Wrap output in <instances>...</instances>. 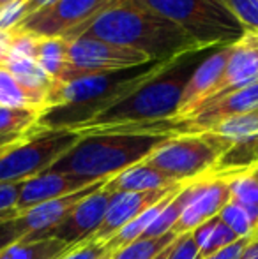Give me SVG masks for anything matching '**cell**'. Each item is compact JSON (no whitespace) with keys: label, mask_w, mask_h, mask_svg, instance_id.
<instances>
[{"label":"cell","mask_w":258,"mask_h":259,"mask_svg":"<svg viewBox=\"0 0 258 259\" xmlns=\"http://www.w3.org/2000/svg\"><path fill=\"white\" fill-rule=\"evenodd\" d=\"M80 35L134 50L156 62H170L203 48L173 21L121 0H112L94 20L67 39Z\"/></svg>","instance_id":"obj_1"},{"label":"cell","mask_w":258,"mask_h":259,"mask_svg":"<svg viewBox=\"0 0 258 259\" xmlns=\"http://www.w3.org/2000/svg\"><path fill=\"white\" fill-rule=\"evenodd\" d=\"M216 50L217 48L195 50L166 62L156 74L145 79L133 92L80 127L78 133L145 125L175 118L188 81L196 67Z\"/></svg>","instance_id":"obj_2"},{"label":"cell","mask_w":258,"mask_h":259,"mask_svg":"<svg viewBox=\"0 0 258 259\" xmlns=\"http://www.w3.org/2000/svg\"><path fill=\"white\" fill-rule=\"evenodd\" d=\"M172 134L133 131H89L50 167V171L80 175L92 180L114 178L138 162H143Z\"/></svg>","instance_id":"obj_3"},{"label":"cell","mask_w":258,"mask_h":259,"mask_svg":"<svg viewBox=\"0 0 258 259\" xmlns=\"http://www.w3.org/2000/svg\"><path fill=\"white\" fill-rule=\"evenodd\" d=\"M143 7L179 25L203 48L234 45L248 30L221 0H121Z\"/></svg>","instance_id":"obj_4"},{"label":"cell","mask_w":258,"mask_h":259,"mask_svg":"<svg viewBox=\"0 0 258 259\" xmlns=\"http://www.w3.org/2000/svg\"><path fill=\"white\" fill-rule=\"evenodd\" d=\"M230 147L232 143L212 133L180 134L159 145L143 162L177 184H190L212 173Z\"/></svg>","instance_id":"obj_5"},{"label":"cell","mask_w":258,"mask_h":259,"mask_svg":"<svg viewBox=\"0 0 258 259\" xmlns=\"http://www.w3.org/2000/svg\"><path fill=\"white\" fill-rule=\"evenodd\" d=\"M82 133L69 129H39L0 155V184H20L48 171Z\"/></svg>","instance_id":"obj_6"},{"label":"cell","mask_w":258,"mask_h":259,"mask_svg":"<svg viewBox=\"0 0 258 259\" xmlns=\"http://www.w3.org/2000/svg\"><path fill=\"white\" fill-rule=\"evenodd\" d=\"M147 62L152 60L140 52L110 45L96 37L80 35L75 39H67V60H65L64 74L60 76L59 81H71L99 72L122 71Z\"/></svg>","instance_id":"obj_7"},{"label":"cell","mask_w":258,"mask_h":259,"mask_svg":"<svg viewBox=\"0 0 258 259\" xmlns=\"http://www.w3.org/2000/svg\"><path fill=\"white\" fill-rule=\"evenodd\" d=\"M110 2L112 0H55L27 16L16 28L39 37L67 39L94 20Z\"/></svg>","instance_id":"obj_8"},{"label":"cell","mask_w":258,"mask_h":259,"mask_svg":"<svg viewBox=\"0 0 258 259\" xmlns=\"http://www.w3.org/2000/svg\"><path fill=\"white\" fill-rule=\"evenodd\" d=\"M184 206L172 228L173 235L195 231L198 226L216 217L221 208L230 201V187L227 178L203 177L200 180L190 182L184 187Z\"/></svg>","instance_id":"obj_9"},{"label":"cell","mask_w":258,"mask_h":259,"mask_svg":"<svg viewBox=\"0 0 258 259\" xmlns=\"http://www.w3.org/2000/svg\"><path fill=\"white\" fill-rule=\"evenodd\" d=\"M253 109H258V81L230 92L219 99L198 106L193 113H190L184 118H173L175 120V136L207 133L221 120L235 115H244Z\"/></svg>","instance_id":"obj_10"},{"label":"cell","mask_w":258,"mask_h":259,"mask_svg":"<svg viewBox=\"0 0 258 259\" xmlns=\"http://www.w3.org/2000/svg\"><path fill=\"white\" fill-rule=\"evenodd\" d=\"M114 194L108 185L97 189L90 196H87L82 203H78L62 222L50 229L45 238H57L71 247L83 245L90 240V236L99 229L108 210V203Z\"/></svg>","instance_id":"obj_11"},{"label":"cell","mask_w":258,"mask_h":259,"mask_svg":"<svg viewBox=\"0 0 258 259\" xmlns=\"http://www.w3.org/2000/svg\"><path fill=\"white\" fill-rule=\"evenodd\" d=\"M186 184H180L177 187L159 189V191H147V192H114L108 203V210L101 222L99 229L90 236L89 242L103 243L106 245L126 224H129L133 219H136L145 210L152 208L179 189H182Z\"/></svg>","instance_id":"obj_12"},{"label":"cell","mask_w":258,"mask_h":259,"mask_svg":"<svg viewBox=\"0 0 258 259\" xmlns=\"http://www.w3.org/2000/svg\"><path fill=\"white\" fill-rule=\"evenodd\" d=\"M110 180L112 178L96 182V184L89 185V187L82 189V191L72 192L69 196H64V198H57L52 199V201L41 203V205L30 208L25 213H21L18 219H14L18 231L21 235V240H43L46 233L55 228L59 222H62L69 215V211L78 205V203H82L87 196L96 192L97 189L104 187Z\"/></svg>","instance_id":"obj_13"},{"label":"cell","mask_w":258,"mask_h":259,"mask_svg":"<svg viewBox=\"0 0 258 259\" xmlns=\"http://www.w3.org/2000/svg\"><path fill=\"white\" fill-rule=\"evenodd\" d=\"M106 180V178H103ZM101 180H92L89 177H80V175L71 173H60V171H45L34 178L21 182L20 196L16 201V210L25 213L30 208L41 205V203L52 201L57 198H64L72 192H78L89 185L96 184Z\"/></svg>","instance_id":"obj_14"},{"label":"cell","mask_w":258,"mask_h":259,"mask_svg":"<svg viewBox=\"0 0 258 259\" xmlns=\"http://www.w3.org/2000/svg\"><path fill=\"white\" fill-rule=\"evenodd\" d=\"M255 81H258V34L248 32L244 37L234 42L232 55L219 83L214 87L210 96L202 104L228 96L230 92H235Z\"/></svg>","instance_id":"obj_15"},{"label":"cell","mask_w":258,"mask_h":259,"mask_svg":"<svg viewBox=\"0 0 258 259\" xmlns=\"http://www.w3.org/2000/svg\"><path fill=\"white\" fill-rule=\"evenodd\" d=\"M232 46L234 45H227L217 48L216 52L210 53L196 67V71L193 72L190 81H188L186 89H184L182 99H180V106L175 118H184L190 113H193L210 96V92L219 83L221 76H223L225 69H227L228 58L232 55Z\"/></svg>","instance_id":"obj_16"},{"label":"cell","mask_w":258,"mask_h":259,"mask_svg":"<svg viewBox=\"0 0 258 259\" xmlns=\"http://www.w3.org/2000/svg\"><path fill=\"white\" fill-rule=\"evenodd\" d=\"M108 187L114 192H147V191H159V189L177 187V182L163 175L161 171L154 169L149 164L138 162L128 167L126 171L119 173L108 182Z\"/></svg>","instance_id":"obj_17"},{"label":"cell","mask_w":258,"mask_h":259,"mask_svg":"<svg viewBox=\"0 0 258 259\" xmlns=\"http://www.w3.org/2000/svg\"><path fill=\"white\" fill-rule=\"evenodd\" d=\"M4 67L14 76L18 83L25 89V92L35 101V104L45 111L46 97L53 87V79L39 67L38 60L32 58H7Z\"/></svg>","instance_id":"obj_18"},{"label":"cell","mask_w":258,"mask_h":259,"mask_svg":"<svg viewBox=\"0 0 258 259\" xmlns=\"http://www.w3.org/2000/svg\"><path fill=\"white\" fill-rule=\"evenodd\" d=\"M255 166H258V134L232 145L219 157L212 173L207 175V177L228 178L232 175L244 173V171L251 169Z\"/></svg>","instance_id":"obj_19"},{"label":"cell","mask_w":258,"mask_h":259,"mask_svg":"<svg viewBox=\"0 0 258 259\" xmlns=\"http://www.w3.org/2000/svg\"><path fill=\"white\" fill-rule=\"evenodd\" d=\"M72 249L57 238L18 240L0 252V259H62Z\"/></svg>","instance_id":"obj_20"},{"label":"cell","mask_w":258,"mask_h":259,"mask_svg":"<svg viewBox=\"0 0 258 259\" xmlns=\"http://www.w3.org/2000/svg\"><path fill=\"white\" fill-rule=\"evenodd\" d=\"M191 233H193L195 242L200 249V259L212 256L239 240V236L217 215L203 222Z\"/></svg>","instance_id":"obj_21"},{"label":"cell","mask_w":258,"mask_h":259,"mask_svg":"<svg viewBox=\"0 0 258 259\" xmlns=\"http://www.w3.org/2000/svg\"><path fill=\"white\" fill-rule=\"evenodd\" d=\"M38 64L53 81H59L64 74L67 60V39L65 37H39Z\"/></svg>","instance_id":"obj_22"},{"label":"cell","mask_w":258,"mask_h":259,"mask_svg":"<svg viewBox=\"0 0 258 259\" xmlns=\"http://www.w3.org/2000/svg\"><path fill=\"white\" fill-rule=\"evenodd\" d=\"M207 133H212L216 136H221L228 143H239V141L251 138L258 134V109H253L244 115H235L230 118H225L210 127Z\"/></svg>","instance_id":"obj_23"},{"label":"cell","mask_w":258,"mask_h":259,"mask_svg":"<svg viewBox=\"0 0 258 259\" xmlns=\"http://www.w3.org/2000/svg\"><path fill=\"white\" fill-rule=\"evenodd\" d=\"M179 191H180V189H179ZM179 191H177V192H179ZM177 192H173L172 196H168L166 199H163L161 203H158V205H154L152 208H149V210H145L143 213H140L136 219H133V221H131L129 224H126L124 228H122L121 231H119L117 235H115L114 238L106 243V245L110 247L112 250H119V249H122V247L133 243L134 240L141 238V236L145 235V231L149 229V226L154 222V219L161 213V210L168 205V201L177 194Z\"/></svg>","instance_id":"obj_24"},{"label":"cell","mask_w":258,"mask_h":259,"mask_svg":"<svg viewBox=\"0 0 258 259\" xmlns=\"http://www.w3.org/2000/svg\"><path fill=\"white\" fill-rule=\"evenodd\" d=\"M230 187V201L242 206L258 226V178L249 173L232 175L227 178Z\"/></svg>","instance_id":"obj_25"},{"label":"cell","mask_w":258,"mask_h":259,"mask_svg":"<svg viewBox=\"0 0 258 259\" xmlns=\"http://www.w3.org/2000/svg\"><path fill=\"white\" fill-rule=\"evenodd\" d=\"M41 113L43 111H38V109L0 106V136L32 133L38 127V120Z\"/></svg>","instance_id":"obj_26"},{"label":"cell","mask_w":258,"mask_h":259,"mask_svg":"<svg viewBox=\"0 0 258 259\" xmlns=\"http://www.w3.org/2000/svg\"><path fill=\"white\" fill-rule=\"evenodd\" d=\"M177 235L166 233L158 238H138L133 243L115 250L112 259H152L175 242Z\"/></svg>","instance_id":"obj_27"},{"label":"cell","mask_w":258,"mask_h":259,"mask_svg":"<svg viewBox=\"0 0 258 259\" xmlns=\"http://www.w3.org/2000/svg\"><path fill=\"white\" fill-rule=\"evenodd\" d=\"M0 106H4V108H23L43 111L6 67L0 69Z\"/></svg>","instance_id":"obj_28"},{"label":"cell","mask_w":258,"mask_h":259,"mask_svg":"<svg viewBox=\"0 0 258 259\" xmlns=\"http://www.w3.org/2000/svg\"><path fill=\"white\" fill-rule=\"evenodd\" d=\"M188 185V184H186ZM184 185V187H186ZM184 187L173 196L172 199L168 201V205L161 210V213L154 219L149 229L145 231V235L141 238H158V236H163L166 233H172V228L175 226L177 219H179L180 211H182V206H184Z\"/></svg>","instance_id":"obj_29"},{"label":"cell","mask_w":258,"mask_h":259,"mask_svg":"<svg viewBox=\"0 0 258 259\" xmlns=\"http://www.w3.org/2000/svg\"><path fill=\"white\" fill-rule=\"evenodd\" d=\"M217 217L239 236V238H253L256 231V221L242 206L228 201L221 208Z\"/></svg>","instance_id":"obj_30"},{"label":"cell","mask_w":258,"mask_h":259,"mask_svg":"<svg viewBox=\"0 0 258 259\" xmlns=\"http://www.w3.org/2000/svg\"><path fill=\"white\" fill-rule=\"evenodd\" d=\"M248 32L258 34V0H225Z\"/></svg>","instance_id":"obj_31"},{"label":"cell","mask_w":258,"mask_h":259,"mask_svg":"<svg viewBox=\"0 0 258 259\" xmlns=\"http://www.w3.org/2000/svg\"><path fill=\"white\" fill-rule=\"evenodd\" d=\"M20 184H0V222L11 221L20 217V211L16 210V201L20 196Z\"/></svg>","instance_id":"obj_32"},{"label":"cell","mask_w":258,"mask_h":259,"mask_svg":"<svg viewBox=\"0 0 258 259\" xmlns=\"http://www.w3.org/2000/svg\"><path fill=\"white\" fill-rule=\"evenodd\" d=\"M25 2L27 0H14L0 7V32H11L25 20Z\"/></svg>","instance_id":"obj_33"},{"label":"cell","mask_w":258,"mask_h":259,"mask_svg":"<svg viewBox=\"0 0 258 259\" xmlns=\"http://www.w3.org/2000/svg\"><path fill=\"white\" fill-rule=\"evenodd\" d=\"M166 259H200V249L195 242L193 233H184L177 236Z\"/></svg>","instance_id":"obj_34"},{"label":"cell","mask_w":258,"mask_h":259,"mask_svg":"<svg viewBox=\"0 0 258 259\" xmlns=\"http://www.w3.org/2000/svg\"><path fill=\"white\" fill-rule=\"evenodd\" d=\"M110 250L108 245L103 243H94V242H87L83 245H78L67 252L62 259H101L104 254Z\"/></svg>","instance_id":"obj_35"},{"label":"cell","mask_w":258,"mask_h":259,"mask_svg":"<svg viewBox=\"0 0 258 259\" xmlns=\"http://www.w3.org/2000/svg\"><path fill=\"white\" fill-rule=\"evenodd\" d=\"M18 240H21V235H20V231H18L14 219L0 222V252H2L6 247L16 243Z\"/></svg>","instance_id":"obj_36"},{"label":"cell","mask_w":258,"mask_h":259,"mask_svg":"<svg viewBox=\"0 0 258 259\" xmlns=\"http://www.w3.org/2000/svg\"><path fill=\"white\" fill-rule=\"evenodd\" d=\"M251 240L253 238H239L237 242L232 243V245H228L227 249L219 250V252L212 254V256H209V257H202V259H241L246 245H248Z\"/></svg>","instance_id":"obj_37"},{"label":"cell","mask_w":258,"mask_h":259,"mask_svg":"<svg viewBox=\"0 0 258 259\" xmlns=\"http://www.w3.org/2000/svg\"><path fill=\"white\" fill-rule=\"evenodd\" d=\"M35 131V129H34ZM32 131V133H34ZM32 133H27V134H9V136H0V155L4 154V152H7L9 148H13L16 143H20V141H23L25 138H28Z\"/></svg>","instance_id":"obj_38"},{"label":"cell","mask_w":258,"mask_h":259,"mask_svg":"<svg viewBox=\"0 0 258 259\" xmlns=\"http://www.w3.org/2000/svg\"><path fill=\"white\" fill-rule=\"evenodd\" d=\"M11 39H13V34H11V32H0V69L6 65L7 57H9Z\"/></svg>","instance_id":"obj_39"},{"label":"cell","mask_w":258,"mask_h":259,"mask_svg":"<svg viewBox=\"0 0 258 259\" xmlns=\"http://www.w3.org/2000/svg\"><path fill=\"white\" fill-rule=\"evenodd\" d=\"M52 2H55V0H27L25 2V13H27V16H30V14L38 13L39 9H43V7L50 6Z\"/></svg>","instance_id":"obj_40"},{"label":"cell","mask_w":258,"mask_h":259,"mask_svg":"<svg viewBox=\"0 0 258 259\" xmlns=\"http://www.w3.org/2000/svg\"><path fill=\"white\" fill-rule=\"evenodd\" d=\"M241 259H258V240L253 238L251 242L246 245L244 252H242Z\"/></svg>","instance_id":"obj_41"},{"label":"cell","mask_w":258,"mask_h":259,"mask_svg":"<svg viewBox=\"0 0 258 259\" xmlns=\"http://www.w3.org/2000/svg\"><path fill=\"white\" fill-rule=\"evenodd\" d=\"M170 249H172V245H168L165 250H163V252H159L158 256H156V257H152V259H166V257H168V254H170Z\"/></svg>","instance_id":"obj_42"},{"label":"cell","mask_w":258,"mask_h":259,"mask_svg":"<svg viewBox=\"0 0 258 259\" xmlns=\"http://www.w3.org/2000/svg\"><path fill=\"white\" fill-rule=\"evenodd\" d=\"M246 173H249V175H253L255 178H258V166H255V167H251V169H248Z\"/></svg>","instance_id":"obj_43"},{"label":"cell","mask_w":258,"mask_h":259,"mask_svg":"<svg viewBox=\"0 0 258 259\" xmlns=\"http://www.w3.org/2000/svg\"><path fill=\"white\" fill-rule=\"evenodd\" d=\"M114 252H115V250H112V249H110V250H108V252L104 254V256L101 257V259H112V256H114Z\"/></svg>","instance_id":"obj_44"},{"label":"cell","mask_w":258,"mask_h":259,"mask_svg":"<svg viewBox=\"0 0 258 259\" xmlns=\"http://www.w3.org/2000/svg\"><path fill=\"white\" fill-rule=\"evenodd\" d=\"M11 2H14V0H0V7L7 6V4H11Z\"/></svg>","instance_id":"obj_45"},{"label":"cell","mask_w":258,"mask_h":259,"mask_svg":"<svg viewBox=\"0 0 258 259\" xmlns=\"http://www.w3.org/2000/svg\"><path fill=\"white\" fill-rule=\"evenodd\" d=\"M253 238H255V240H258V233H256V235H255V236H253Z\"/></svg>","instance_id":"obj_46"},{"label":"cell","mask_w":258,"mask_h":259,"mask_svg":"<svg viewBox=\"0 0 258 259\" xmlns=\"http://www.w3.org/2000/svg\"><path fill=\"white\" fill-rule=\"evenodd\" d=\"M256 233H258V226H256V231H255V235H256Z\"/></svg>","instance_id":"obj_47"},{"label":"cell","mask_w":258,"mask_h":259,"mask_svg":"<svg viewBox=\"0 0 258 259\" xmlns=\"http://www.w3.org/2000/svg\"><path fill=\"white\" fill-rule=\"evenodd\" d=\"M221 2H225V0H221ZM225 4H227V2H225Z\"/></svg>","instance_id":"obj_48"}]
</instances>
